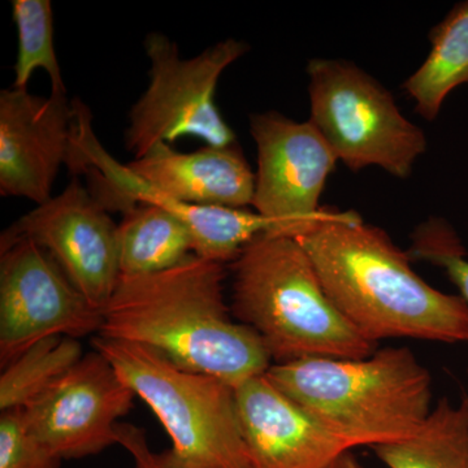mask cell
<instances>
[{"label": "cell", "mask_w": 468, "mask_h": 468, "mask_svg": "<svg viewBox=\"0 0 468 468\" xmlns=\"http://www.w3.org/2000/svg\"><path fill=\"white\" fill-rule=\"evenodd\" d=\"M79 338L50 335L27 347L0 377V411L26 409L81 360Z\"/></svg>", "instance_id": "cell-19"}, {"label": "cell", "mask_w": 468, "mask_h": 468, "mask_svg": "<svg viewBox=\"0 0 468 468\" xmlns=\"http://www.w3.org/2000/svg\"><path fill=\"white\" fill-rule=\"evenodd\" d=\"M411 239L408 251L411 261H424L442 268L468 304V260L454 229L442 218H431L417 228Z\"/></svg>", "instance_id": "cell-21"}, {"label": "cell", "mask_w": 468, "mask_h": 468, "mask_svg": "<svg viewBox=\"0 0 468 468\" xmlns=\"http://www.w3.org/2000/svg\"><path fill=\"white\" fill-rule=\"evenodd\" d=\"M310 122L350 171L384 169L405 180L427 151L423 129L410 122L377 79L345 58H311Z\"/></svg>", "instance_id": "cell-6"}, {"label": "cell", "mask_w": 468, "mask_h": 468, "mask_svg": "<svg viewBox=\"0 0 468 468\" xmlns=\"http://www.w3.org/2000/svg\"><path fill=\"white\" fill-rule=\"evenodd\" d=\"M371 449L388 468H468V397L440 399L417 433Z\"/></svg>", "instance_id": "cell-18"}, {"label": "cell", "mask_w": 468, "mask_h": 468, "mask_svg": "<svg viewBox=\"0 0 468 468\" xmlns=\"http://www.w3.org/2000/svg\"><path fill=\"white\" fill-rule=\"evenodd\" d=\"M76 101L67 92L39 97L27 89L0 91V194L21 197L37 206L50 201L61 165L75 151Z\"/></svg>", "instance_id": "cell-13"}, {"label": "cell", "mask_w": 468, "mask_h": 468, "mask_svg": "<svg viewBox=\"0 0 468 468\" xmlns=\"http://www.w3.org/2000/svg\"><path fill=\"white\" fill-rule=\"evenodd\" d=\"M266 377L350 449L408 439L432 411L430 372L406 346L277 363Z\"/></svg>", "instance_id": "cell-3"}, {"label": "cell", "mask_w": 468, "mask_h": 468, "mask_svg": "<svg viewBox=\"0 0 468 468\" xmlns=\"http://www.w3.org/2000/svg\"><path fill=\"white\" fill-rule=\"evenodd\" d=\"M224 279V264L194 254L165 272L120 277L100 335L150 347L236 389L266 374L272 359L260 335L232 319Z\"/></svg>", "instance_id": "cell-1"}, {"label": "cell", "mask_w": 468, "mask_h": 468, "mask_svg": "<svg viewBox=\"0 0 468 468\" xmlns=\"http://www.w3.org/2000/svg\"><path fill=\"white\" fill-rule=\"evenodd\" d=\"M135 394L115 367L92 350L23 410L30 432L61 460L100 454L116 442L119 419Z\"/></svg>", "instance_id": "cell-11"}, {"label": "cell", "mask_w": 468, "mask_h": 468, "mask_svg": "<svg viewBox=\"0 0 468 468\" xmlns=\"http://www.w3.org/2000/svg\"><path fill=\"white\" fill-rule=\"evenodd\" d=\"M232 315L258 335L277 363L363 359L377 345L344 318L294 237L264 233L232 261Z\"/></svg>", "instance_id": "cell-4"}, {"label": "cell", "mask_w": 468, "mask_h": 468, "mask_svg": "<svg viewBox=\"0 0 468 468\" xmlns=\"http://www.w3.org/2000/svg\"><path fill=\"white\" fill-rule=\"evenodd\" d=\"M150 81L129 111L125 146L135 159L159 144H174L192 135L208 146H232L236 133L217 106L218 80L228 67L249 51L245 42L228 38L197 57L183 58L165 34L151 33L144 41Z\"/></svg>", "instance_id": "cell-7"}, {"label": "cell", "mask_w": 468, "mask_h": 468, "mask_svg": "<svg viewBox=\"0 0 468 468\" xmlns=\"http://www.w3.org/2000/svg\"><path fill=\"white\" fill-rule=\"evenodd\" d=\"M325 468H366L353 452H346L341 454L340 457L335 458L334 462L328 464Z\"/></svg>", "instance_id": "cell-24"}, {"label": "cell", "mask_w": 468, "mask_h": 468, "mask_svg": "<svg viewBox=\"0 0 468 468\" xmlns=\"http://www.w3.org/2000/svg\"><path fill=\"white\" fill-rule=\"evenodd\" d=\"M101 313L70 282L57 261L29 239L0 241V366L50 335L100 334Z\"/></svg>", "instance_id": "cell-8"}, {"label": "cell", "mask_w": 468, "mask_h": 468, "mask_svg": "<svg viewBox=\"0 0 468 468\" xmlns=\"http://www.w3.org/2000/svg\"><path fill=\"white\" fill-rule=\"evenodd\" d=\"M120 277L165 272L193 255L183 221L155 205L138 203L117 226Z\"/></svg>", "instance_id": "cell-17"}, {"label": "cell", "mask_w": 468, "mask_h": 468, "mask_svg": "<svg viewBox=\"0 0 468 468\" xmlns=\"http://www.w3.org/2000/svg\"><path fill=\"white\" fill-rule=\"evenodd\" d=\"M250 133L258 153L255 212L294 239L334 217L319 202L338 159L315 125L268 111L251 115Z\"/></svg>", "instance_id": "cell-9"}, {"label": "cell", "mask_w": 468, "mask_h": 468, "mask_svg": "<svg viewBox=\"0 0 468 468\" xmlns=\"http://www.w3.org/2000/svg\"><path fill=\"white\" fill-rule=\"evenodd\" d=\"M426 60L403 82L415 112L433 122L452 91L468 84V0L458 3L431 30Z\"/></svg>", "instance_id": "cell-16"}, {"label": "cell", "mask_w": 468, "mask_h": 468, "mask_svg": "<svg viewBox=\"0 0 468 468\" xmlns=\"http://www.w3.org/2000/svg\"><path fill=\"white\" fill-rule=\"evenodd\" d=\"M12 15L17 29L14 88L27 89L33 73L43 69L50 77L52 92H67L55 52L50 0H14Z\"/></svg>", "instance_id": "cell-20"}, {"label": "cell", "mask_w": 468, "mask_h": 468, "mask_svg": "<svg viewBox=\"0 0 468 468\" xmlns=\"http://www.w3.org/2000/svg\"><path fill=\"white\" fill-rule=\"evenodd\" d=\"M92 346L153 410L171 437L169 452L181 466L251 468L233 387L178 367L143 345L97 335Z\"/></svg>", "instance_id": "cell-5"}, {"label": "cell", "mask_w": 468, "mask_h": 468, "mask_svg": "<svg viewBox=\"0 0 468 468\" xmlns=\"http://www.w3.org/2000/svg\"><path fill=\"white\" fill-rule=\"evenodd\" d=\"M345 319L372 344L385 338L468 341V304L445 294L412 270L408 251L354 211L295 237Z\"/></svg>", "instance_id": "cell-2"}, {"label": "cell", "mask_w": 468, "mask_h": 468, "mask_svg": "<svg viewBox=\"0 0 468 468\" xmlns=\"http://www.w3.org/2000/svg\"><path fill=\"white\" fill-rule=\"evenodd\" d=\"M234 393L251 468H325L351 451L266 374L239 385Z\"/></svg>", "instance_id": "cell-14"}, {"label": "cell", "mask_w": 468, "mask_h": 468, "mask_svg": "<svg viewBox=\"0 0 468 468\" xmlns=\"http://www.w3.org/2000/svg\"><path fill=\"white\" fill-rule=\"evenodd\" d=\"M116 442L122 445L133 460L131 468H185L175 460L171 452L153 451L143 428L133 424H117Z\"/></svg>", "instance_id": "cell-23"}, {"label": "cell", "mask_w": 468, "mask_h": 468, "mask_svg": "<svg viewBox=\"0 0 468 468\" xmlns=\"http://www.w3.org/2000/svg\"><path fill=\"white\" fill-rule=\"evenodd\" d=\"M3 234L32 239L45 249L101 313L112 297L120 280L117 226L109 209L79 180Z\"/></svg>", "instance_id": "cell-12"}, {"label": "cell", "mask_w": 468, "mask_h": 468, "mask_svg": "<svg viewBox=\"0 0 468 468\" xmlns=\"http://www.w3.org/2000/svg\"><path fill=\"white\" fill-rule=\"evenodd\" d=\"M61 458L30 432L23 410L0 415V468H60Z\"/></svg>", "instance_id": "cell-22"}, {"label": "cell", "mask_w": 468, "mask_h": 468, "mask_svg": "<svg viewBox=\"0 0 468 468\" xmlns=\"http://www.w3.org/2000/svg\"><path fill=\"white\" fill-rule=\"evenodd\" d=\"M129 168L156 192L193 206L245 208L252 206L255 174L239 144L178 153L159 144Z\"/></svg>", "instance_id": "cell-15"}, {"label": "cell", "mask_w": 468, "mask_h": 468, "mask_svg": "<svg viewBox=\"0 0 468 468\" xmlns=\"http://www.w3.org/2000/svg\"><path fill=\"white\" fill-rule=\"evenodd\" d=\"M75 153L69 169L86 174L94 184L101 205L122 214L138 203L155 205L183 221L193 241V254L215 263H232L242 249L261 234H282L275 221L245 208L187 205L163 196L144 183L126 165H120L104 150L91 129L90 115L77 101Z\"/></svg>", "instance_id": "cell-10"}]
</instances>
